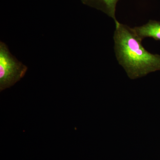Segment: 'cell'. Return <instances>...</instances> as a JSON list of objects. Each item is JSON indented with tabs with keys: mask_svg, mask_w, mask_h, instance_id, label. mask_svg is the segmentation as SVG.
Here are the masks:
<instances>
[{
	"mask_svg": "<svg viewBox=\"0 0 160 160\" xmlns=\"http://www.w3.org/2000/svg\"><path fill=\"white\" fill-rule=\"evenodd\" d=\"M113 34L116 58L131 79L160 70V55L152 54L142 45V41L131 28L116 22Z\"/></svg>",
	"mask_w": 160,
	"mask_h": 160,
	"instance_id": "cell-1",
	"label": "cell"
},
{
	"mask_svg": "<svg viewBox=\"0 0 160 160\" xmlns=\"http://www.w3.org/2000/svg\"><path fill=\"white\" fill-rule=\"evenodd\" d=\"M85 5L102 12L109 17L117 22L116 17L117 5L119 0H81Z\"/></svg>",
	"mask_w": 160,
	"mask_h": 160,
	"instance_id": "cell-3",
	"label": "cell"
},
{
	"mask_svg": "<svg viewBox=\"0 0 160 160\" xmlns=\"http://www.w3.org/2000/svg\"><path fill=\"white\" fill-rule=\"evenodd\" d=\"M133 29L142 40L151 38L156 41H160V22L150 20L145 25L135 27Z\"/></svg>",
	"mask_w": 160,
	"mask_h": 160,
	"instance_id": "cell-4",
	"label": "cell"
},
{
	"mask_svg": "<svg viewBox=\"0 0 160 160\" xmlns=\"http://www.w3.org/2000/svg\"><path fill=\"white\" fill-rule=\"evenodd\" d=\"M28 68L10 53L8 47L0 42V91L13 86L25 76Z\"/></svg>",
	"mask_w": 160,
	"mask_h": 160,
	"instance_id": "cell-2",
	"label": "cell"
}]
</instances>
